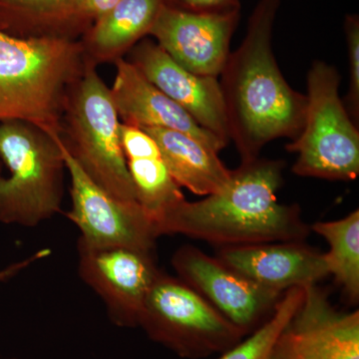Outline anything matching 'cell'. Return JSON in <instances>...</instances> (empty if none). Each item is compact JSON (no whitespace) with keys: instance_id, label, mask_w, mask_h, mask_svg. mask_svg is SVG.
I'll list each match as a JSON object with an SVG mask.
<instances>
[{"instance_id":"cell-18","label":"cell","mask_w":359,"mask_h":359,"mask_svg":"<svg viewBox=\"0 0 359 359\" xmlns=\"http://www.w3.org/2000/svg\"><path fill=\"white\" fill-rule=\"evenodd\" d=\"M89 22L84 0H0V30L18 39L78 40Z\"/></svg>"},{"instance_id":"cell-17","label":"cell","mask_w":359,"mask_h":359,"mask_svg":"<svg viewBox=\"0 0 359 359\" xmlns=\"http://www.w3.org/2000/svg\"><path fill=\"white\" fill-rule=\"evenodd\" d=\"M120 134L137 202L156 223L168 210L185 200L181 187L170 174L150 135L122 123Z\"/></svg>"},{"instance_id":"cell-3","label":"cell","mask_w":359,"mask_h":359,"mask_svg":"<svg viewBox=\"0 0 359 359\" xmlns=\"http://www.w3.org/2000/svg\"><path fill=\"white\" fill-rule=\"evenodd\" d=\"M86 66L79 40L18 39L0 30V122H27L58 136Z\"/></svg>"},{"instance_id":"cell-19","label":"cell","mask_w":359,"mask_h":359,"mask_svg":"<svg viewBox=\"0 0 359 359\" xmlns=\"http://www.w3.org/2000/svg\"><path fill=\"white\" fill-rule=\"evenodd\" d=\"M142 130L154 139L170 174L181 188L205 197L218 192L230 180L231 170L224 166L219 153L192 137L169 129Z\"/></svg>"},{"instance_id":"cell-15","label":"cell","mask_w":359,"mask_h":359,"mask_svg":"<svg viewBox=\"0 0 359 359\" xmlns=\"http://www.w3.org/2000/svg\"><path fill=\"white\" fill-rule=\"evenodd\" d=\"M111 95L122 124L139 129L163 128L181 132L216 153L226 147L218 137L202 128L178 104L151 83L125 58L114 62Z\"/></svg>"},{"instance_id":"cell-7","label":"cell","mask_w":359,"mask_h":359,"mask_svg":"<svg viewBox=\"0 0 359 359\" xmlns=\"http://www.w3.org/2000/svg\"><path fill=\"white\" fill-rule=\"evenodd\" d=\"M138 327L188 359L223 353L247 337L181 278L161 271L144 302Z\"/></svg>"},{"instance_id":"cell-6","label":"cell","mask_w":359,"mask_h":359,"mask_svg":"<svg viewBox=\"0 0 359 359\" xmlns=\"http://www.w3.org/2000/svg\"><path fill=\"white\" fill-rule=\"evenodd\" d=\"M335 66L314 61L306 76V111L301 134L285 146L297 155L299 177L353 181L359 175L358 127L339 96Z\"/></svg>"},{"instance_id":"cell-5","label":"cell","mask_w":359,"mask_h":359,"mask_svg":"<svg viewBox=\"0 0 359 359\" xmlns=\"http://www.w3.org/2000/svg\"><path fill=\"white\" fill-rule=\"evenodd\" d=\"M120 128L111 90L97 66L87 62L83 76L68 97L59 140L97 186L116 199L137 202Z\"/></svg>"},{"instance_id":"cell-8","label":"cell","mask_w":359,"mask_h":359,"mask_svg":"<svg viewBox=\"0 0 359 359\" xmlns=\"http://www.w3.org/2000/svg\"><path fill=\"white\" fill-rule=\"evenodd\" d=\"M61 147L71 183V209L66 216L81 233L78 244L89 249L125 247L154 252L160 237L154 219L138 202L116 199L97 186L62 144Z\"/></svg>"},{"instance_id":"cell-20","label":"cell","mask_w":359,"mask_h":359,"mask_svg":"<svg viewBox=\"0 0 359 359\" xmlns=\"http://www.w3.org/2000/svg\"><path fill=\"white\" fill-rule=\"evenodd\" d=\"M311 230L327 241L323 254L328 275L334 276L347 301L359 299V210L337 221L318 222Z\"/></svg>"},{"instance_id":"cell-22","label":"cell","mask_w":359,"mask_h":359,"mask_svg":"<svg viewBox=\"0 0 359 359\" xmlns=\"http://www.w3.org/2000/svg\"><path fill=\"white\" fill-rule=\"evenodd\" d=\"M349 66V88L346 108L351 119L358 125L359 120V15L346 14L344 23Z\"/></svg>"},{"instance_id":"cell-21","label":"cell","mask_w":359,"mask_h":359,"mask_svg":"<svg viewBox=\"0 0 359 359\" xmlns=\"http://www.w3.org/2000/svg\"><path fill=\"white\" fill-rule=\"evenodd\" d=\"M304 294V287L285 290L268 320L242 341L219 354L218 359H266L276 337L301 304Z\"/></svg>"},{"instance_id":"cell-12","label":"cell","mask_w":359,"mask_h":359,"mask_svg":"<svg viewBox=\"0 0 359 359\" xmlns=\"http://www.w3.org/2000/svg\"><path fill=\"white\" fill-rule=\"evenodd\" d=\"M240 18L241 11L196 13L163 4L149 35L182 67L201 76L219 78Z\"/></svg>"},{"instance_id":"cell-25","label":"cell","mask_w":359,"mask_h":359,"mask_svg":"<svg viewBox=\"0 0 359 359\" xmlns=\"http://www.w3.org/2000/svg\"><path fill=\"white\" fill-rule=\"evenodd\" d=\"M119 0H84L85 11L90 20H98L108 13Z\"/></svg>"},{"instance_id":"cell-24","label":"cell","mask_w":359,"mask_h":359,"mask_svg":"<svg viewBox=\"0 0 359 359\" xmlns=\"http://www.w3.org/2000/svg\"><path fill=\"white\" fill-rule=\"evenodd\" d=\"M49 255H50V250H39V252H35L34 255L25 259V261L20 262V263L14 264L13 266H8V268L2 269V271H0V282H4V280L13 278V276L20 273V271L25 269L26 266L35 263V262L39 261V259H43V257H48Z\"/></svg>"},{"instance_id":"cell-2","label":"cell","mask_w":359,"mask_h":359,"mask_svg":"<svg viewBox=\"0 0 359 359\" xmlns=\"http://www.w3.org/2000/svg\"><path fill=\"white\" fill-rule=\"evenodd\" d=\"M285 162L257 159L231 170L218 192L197 202L186 199L157 222L159 235L187 236L219 247L304 242L311 229L295 205L278 202Z\"/></svg>"},{"instance_id":"cell-11","label":"cell","mask_w":359,"mask_h":359,"mask_svg":"<svg viewBox=\"0 0 359 359\" xmlns=\"http://www.w3.org/2000/svg\"><path fill=\"white\" fill-rule=\"evenodd\" d=\"M153 252L125 247L89 249L78 244L80 276L102 299L118 327H138L144 302L160 271Z\"/></svg>"},{"instance_id":"cell-4","label":"cell","mask_w":359,"mask_h":359,"mask_svg":"<svg viewBox=\"0 0 359 359\" xmlns=\"http://www.w3.org/2000/svg\"><path fill=\"white\" fill-rule=\"evenodd\" d=\"M0 160L9 177L0 176V222L35 226L57 214L66 171L58 136L30 123L0 122Z\"/></svg>"},{"instance_id":"cell-10","label":"cell","mask_w":359,"mask_h":359,"mask_svg":"<svg viewBox=\"0 0 359 359\" xmlns=\"http://www.w3.org/2000/svg\"><path fill=\"white\" fill-rule=\"evenodd\" d=\"M266 359H359V311H340L318 283L308 285Z\"/></svg>"},{"instance_id":"cell-16","label":"cell","mask_w":359,"mask_h":359,"mask_svg":"<svg viewBox=\"0 0 359 359\" xmlns=\"http://www.w3.org/2000/svg\"><path fill=\"white\" fill-rule=\"evenodd\" d=\"M164 0H119L79 40L85 58L98 66L114 63L149 35Z\"/></svg>"},{"instance_id":"cell-23","label":"cell","mask_w":359,"mask_h":359,"mask_svg":"<svg viewBox=\"0 0 359 359\" xmlns=\"http://www.w3.org/2000/svg\"><path fill=\"white\" fill-rule=\"evenodd\" d=\"M164 4L196 13H228L241 11L240 0H164Z\"/></svg>"},{"instance_id":"cell-13","label":"cell","mask_w":359,"mask_h":359,"mask_svg":"<svg viewBox=\"0 0 359 359\" xmlns=\"http://www.w3.org/2000/svg\"><path fill=\"white\" fill-rule=\"evenodd\" d=\"M125 59L202 128L229 145L230 131L219 78L190 72L151 39H142Z\"/></svg>"},{"instance_id":"cell-26","label":"cell","mask_w":359,"mask_h":359,"mask_svg":"<svg viewBox=\"0 0 359 359\" xmlns=\"http://www.w3.org/2000/svg\"><path fill=\"white\" fill-rule=\"evenodd\" d=\"M2 164H4V163H2L1 160H0V176H1L2 174Z\"/></svg>"},{"instance_id":"cell-1","label":"cell","mask_w":359,"mask_h":359,"mask_svg":"<svg viewBox=\"0 0 359 359\" xmlns=\"http://www.w3.org/2000/svg\"><path fill=\"white\" fill-rule=\"evenodd\" d=\"M280 0H259L247 33L219 76L231 141L242 162L259 157L276 139L294 140L306 118V94L287 83L273 55V27Z\"/></svg>"},{"instance_id":"cell-9","label":"cell","mask_w":359,"mask_h":359,"mask_svg":"<svg viewBox=\"0 0 359 359\" xmlns=\"http://www.w3.org/2000/svg\"><path fill=\"white\" fill-rule=\"evenodd\" d=\"M172 266L183 282L245 335L268 320L283 294L252 282L193 245L177 250Z\"/></svg>"},{"instance_id":"cell-14","label":"cell","mask_w":359,"mask_h":359,"mask_svg":"<svg viewBox=\"0 0 359 359\" xmlns=\"http://www.w3.org/2000/svg\"><path fill=\"white\" fill-rule=\"evenodd\" d=\"M216 257L252 282L280 292L316 285L328 276L323 254L304 242L223 247Z\"/></svg>"}]
</instances>
